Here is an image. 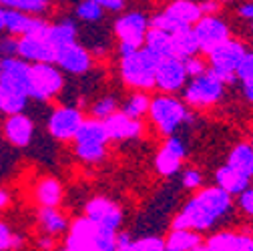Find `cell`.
I'll return each instance as SVG.
<instances>
[{"instance_id": "obj_1", "label": "cell", "mask_w": 253, "mask_h": 251, "mask_svg": "<svg viewBox=\"0 0 253 251\" xmlns=\"http://www.w3.org/2000/svg\"><path fill=\"white\" fill-rule=\"evenodd\" d=\"M231 209V195L221 187H207L189 201L173 221V229L205 231Z\"/></svg>"}, {"instance_id": "obj_2", "label": "cell", "mask_w": 253, "mask_h": 251, "mask_svg": "<svg viewBox=\"0 0 253 251\" xmlns=\"http://www.w3.org/2000/svg\"><path fill=\"white\" fill-rule=\"evenodd\" d=\"M159 60L161 58L157 54H153L151 50L141 46L131 54L121 56V77L129 86H135L139 90L153 88Z\"/></svg>"}, {"instance_id": "obj_3", "label": "cell", "mask_w": 253, "mask_h": 251, "mask_svg": "<svg viewBox=\"0 0 253 251\" xmlns=\"http://www.w3.org/2000/svg\"><path fill=\"white\" fill-rule=\"evenodd\" d=\"M75 141V153L84 163H99L105 157V147L109 139L105 123L99 119H84L81 129L77 133Z\"/></svg>"}, {"instance_id": "obj_4", "label": "cell", "mask_w": 253, "mask_h": 251, "mask_svg": "<svg viewBox=\"0 0 253 251\" xmlns=\"http://www.w3.org/2000/svg\"><path fill=\"white\" fill-rule=\"evenodd\" d=\"M149 117L151 121L159 127L161 133L165 135H173L183 123H187L191 119L189 111L185 109V105L181 101H177L171 95H159L155 97L149 105Z\"/></svg>"}, {"instance_id": "obj_5", "label": "cell", "mask_w": 253, "mask_h": 251, "mask_svg": "<svg viewBox=\"0 0 253 251\" xmlns=\"http://www.w3.org/2000/svg\"><path fill=\"white\" fill-rule=\"evenodd\" d=\"M65 86L62 71L54 62H35L30 65V99L50 101Z\"/></svg>"}, {"instance_id": "obj_6", "label": "cell", "mask_w": 253, "mask_h": 251, "mask_svg": "<svg viewBox=\"0 0 253 251\" xmlns=\"http://www.w3.org/2000/svg\"><path fill=\"white\" fill-rule=\"evenodd\" d=\"M149 30V18L143 12H126L117 18L115 33L119 39L121 56L131 54L145 44V37Z\"/></svg>"}, {"instance_id": "obj_7", "label": "cell", "mask_w": 253, "mask_h": 251, "mask_svg": "<svg viewBox=\"0 0 253 251\" xmlns=\"http://www.w3.org/2000/svg\"><path fill=\"white\" fill-rule=\"evenodd\" d=\"M245 52H247V48H245L241 42L227 39L225 42H221L219 46H215V48L209 52L211 71H213L221 81H223L225 84L237 81V69H239V65H241Z\"/></svg>"}, {"instance_id": "obj_8", "label": "cell", "mask_w": 253, "mask_h": 251, "mask_svg": "<svg viewBox=\"0 0 253 251\" xmlns=\"http://www.w3.org/2000/svg\"><path fill=\"white\" fill-rule=\"evenodd\" d=\"M223 92H225V83L209 69V71L193 77V81L185 86L183 97L193 107H209V105H215L217 101H221Z\"/></svg>"}, {"instance_id": "obj_9", "label": "cell", "mask_w": 253, "mask_h": 251, "mask_svg": "<svg viewBox=\"0 0 253 251\" xmlns=\"http://www.w3.org/2000/svg\"><path fill=\"white\" fill-rule=\"evenodd\" d=\"M0 88L30 97V62L20 56H4L0 60Z\"/></svg>"}, {"instance_id": "obj_10", "label": "cell", "mask_w": 253, "mask_h": 251, "mask_svg": "<svg viewBox=\"0 0 253 251\" xmlns=\"http://www.w3.org/2000/svg\"><path fill=\"white\" fill-rule=\"evenodd\" d=\"M83 123L84 117L77 107H58L48 117V133L56 141H71L77 137Z\"/></svg>"}, {"instance_id": "obj_11", "label": "cell", "mask_w": 253, "mask_h": 251, "mask_svg": "<svg viewBox=\"0 0 253 251\" xmlns=\"http://www.w3.org/2000/svg\"><path fill=\"white\" fill-rule=\"evenodd\" d=\"M193 30L197 35L199 46L203 52H211L215 46H219L221 42H225L229 39V26L225 20H221L215 14H203L195 24Z\"/></svg>"}, {"instance_id": "obj_12", "label": "cell", "mask_w": 253, "mask_h": 251, "mask_svg": "<svg viewBox=\"0 0 253 251\" xmlns=\"http://www.w3.org/2000/svg\"><path fill=\"white\" fill-rule=\"evenodd\" d=\"M187 69H185V60L179 56H167L159 60L155 75V84L159 86L163 92H175L181 90L187 83Z\"/></svg>"}, {"instance_id": "obj_13", "label": "cell", "mask_w": 253, "mask_h": 251, "mask_svg": "<svg viewBox=\"0 0 253 251\" xmlns=\"http://www.w3.org/2000/svg\"><path fill=\"white\" fill-rule=\"evenodd\" d=\"M48 26L42 18H39L37 14H30L24 10H16V8H6V33L12 37H46Z\"/></svg>"}, {"instance_id": "obj_14", "label": "cell", "mask_w": 253, "mask_h": 251, "mask_svg": "<svg viewBox=\"0 0 253 251\" xmlns=\"http://www.w3.org/2000/svg\"><path fill=\"white\" fill-rule=\"evenodd\" d=\"M84 217H88L90 221L101 227V229H113L117 231L121 221H123V213L117 207L115 201L107 197H94L86 203L84 207Z\"/></svg>"}, {"instance_id": "obj_15", "label": "cell", "mask_w": 253, "mask_h": 251, "mask_svg": "<svg viewBox=\"0 0 253 251\" xmlns=\"http://www.w3.org/2000/svg\"><path fill=\"white\" fill-rule=\"evenodd\" d=\"M54 65L62 71V73H69V75H84L92 60H90V54L84 46H81L79 42H73V44H67L56 50L54 54Z\"/></svg>"}, {"instance_id": "obj_16", "label": "cell", "mask_w": 253, "mask_h": 251, "mask_svg": "<svg viewBox=\"0 0 253 251\" xmlns=\"http://www.w3.org/2000/svg\"><path fill=\"white\" fill-rule=\"evenodd\" d=\"M97 231L99 227L94 225L88 217H79L69 225L67 235V249L69 251H97Z\"/></svg>"}, {"instance_id": "obj_17", "label": "cell", "mask_w": 253, "mask_h": 251, "mask_svg": "<svg viewBox=\"0 0 253 251\" xmlns=\"http://www.w3.org/2000/svg\"><path fill=\"white\" fill-rule=\"evenodd\" d=\"M2 133H4V139L10 145H14L18 149H24V147H28L30 143H33V137H35V121L30 119L28 115H24V113L6 115Z\"/></svg>"}, {"instance_id": "obj_18", "label": "cell", "mask_w": 253, "mask_h": 251, "mask_svg": "<svg viewBox=\"0 0 253 251\" xmlns=\"http://www.w3.org/2000/svg\"><path fill=\"white\" fill-rule=\"evenodd\" d=\"M185 155H187L185 143L179 137H173L171 135L165 141V145L161 147L159 155L155 157V167H157V171H159L161 175L169 177V175H173V173L179 171V167H181V163L185 159Z\"/></svg>"}, {"instance_id": "obj_19", "label": "cell", "mask_w": 253, "mask_h": 251, "mask_svg": "<svg viewBox=\"0 0 253 251\" xmlns=\"http://www.w3.org/2000/svg\"><path fill=\"white\" fill-rule=\"evenodd\" d=\"M54 54L56 50L46 37L26 35L18 39V56L30 62V65H35V62H54Z\"/></svg>"}, {"instance_id": "obj_20", "label": "cell", "mask_w": 253, "mask_h": 251, "mask_svg": "<svg viewBox=\"0 0 253 251\" xmlns=\"http://www.w3.org/2000/svg\"><path fill=\"white\" fill-rule=\"evenodd\" d=\"M105 127H107V133H109V139L113 141H129V139H137L141 137L143 133V125L139 119H131L126 117L123 111H117L113 113L109 119L103 121Z\"/></svg>"}, {"instance_id": "obj_21", "label": "cell", "mask_w": 253, "mask_h": 251, "mask_svg": "<svg viewBox=\"0 0 253 251\" xmlns=\"http://www.w3.org/2000/svg\"><path fill=\"white\" fill-rule=\"evenodd\" d=\"M165 14L175 22L179 24L181 28H187V26H193L201 16V6L195 0H173V2L165 8Z\"/></svg>"}, {"instance_id": "obj_22", "label": "cell", "mask_w": 253, "mask_h": 251, "mask_svg": "<svg viewBox=\"0 0 253 251\" xmlns=\"http://www.w3.org/2000/svg\"><path fill=\"white\" fill-rule=\"evenodd\" d=\"M215 183L229 195H241L249 187V179L243 177L239 171H235L231 165H223L215 171Z\"/></svg>"}, {"instance_id": "obj_23", "label": "cell", "mask_w": 253, "mask_h": 251, "mask_svg": "<svg viewBox=\"0 0 253 251\" xmlns=\"http://www.w3.org/2000/svg\"><path fill=\"white\" fill-rule=\"evenodd\" d=\"M147 50H151L153 54H157L159 58H167V56H175V48H173V35L165 33L161 28H149L147 37H145V44Z\"/></svg>"}, {"instance_id": "obj_24", "label": "cell", "mask_w": 253, "mask_h": 251, "mask_svg": "<svg viewBox=\"0 0 253 251\" xmlns=\"http://www.w3.org/2000/svg\"><path fill=\"white\" fill-rule=\"evenodd\" d=\"M77 37H79V28H77V22L73 20H60L56 24H50L48 26V33H46V39L48 42L54 46V50L67 46V44H73L77 42Z\"/></svg>"}, {"instance_id": "obj_25", "label": "cell", "mask_w": 253, "mask_h": 251, "mask_svg": "<svg viewBox=\"0 0 253 251\" xmlns=\"http://www.w3.org/2000/svg\"><path fill=\"white\" fill-rule=\"evenodd\" d=\"M39 225H41V231L44 235H50V237H56V235L65 233L69 229L67 217L62 215L56 207H41V211H39Z\"/></svg>"}, {"instance_id": "obj_26", "label": "cell", "mask_w": 253, "mask_h": 251, "mask_svg": "<svg viewBox=\"0 0 253 251\" xmlns=\"http://www.w3.org/2000/svg\"><path fill=\"white\" fill-rule=\"evenodd\" d=\"M35 197L41 207H58L62 201V185L52 177H44L37 185Z\"/></svg>"}, {"instance_id": "obj_27", "label": "cell", "mask_w": 253, "mask_h": 251, "mask_svg": "<svg viewBox=\"0 0 253 251\" xmlns=\"http://www.w3.org/2000/svg\"><path fill=\"white\" fill-rule=\"evenodd\" d=\"M173 48H175V56H179L183 60L195 56L201 50L193 26L183 28V30H179V33L173 35Z\"/></svg>"}, {"instance_id": "obj_28", "label": "cell", "mask_w": 253, "mask_h": 251, "mask_svg": "<svg viewBox=\"0 0 253 251\" xmlns=\"http://www.w3.org/2000/svg\"><path fill=\"white\" fill-rule=\"evenodd\" d=\"M227 165H231L243 177L253 179V145H249V143L235 145L229 159H227Z\"/></svg>"}, {"instance_id": "obj_29", "label": "cell", "mask_w": 253, "mask_h": 251, "mask_svg": "<svg viewBox=\"0 0 253 251\" xmlns=\"http://www.w3.org/2000/svg\"><path fill=\"white\" fill-rule=\"evenodd\" d=\"M201 243V237L193 229H173L165 239L167 251H193Z\"/></svg>"}, {"instance_id": "obj_30", "label": "cell", "mask_w": 253, "mask_h": 251, "mask_svg": "<svg viewBox=\"0 0 253 251\" xmlns=\"http://www.w3.org/2000/svg\"><path fill=\"white\" fill-rule=\"evenodd\" d=\"M149 105H151L149 97L143 95V92L139 90V92H135V95H131L129 99L125 101V105H123L121 111H123L126 117H131V119H141L143 115L149 113Z\"/></svg>"}, {"instance_id": "obj_31", "label": "cell", "mask_w": 253, "mask_h": 251, "mask_svg": "<svg viewBox=\"0 0 253 251\" xmlns=\"http://www.w3.org/2000/svg\"><path fill=\"white\" fill-rule=\"evenodd\" d=\"M0 4L6 8L24 10L30 14H41L48 8V0H0Z\"/></svg>"}, {"instance_id": "obj_32", "label": "cell", "mask_w": 253, "mask_h": 251, "mask_svg": "<svg viewBox=\"0 0 253 251\" xmlns=\"http://www.w3.org/2000/svg\"><path fill=\"white\" fill-rule=\"evenodd\" d=\"M105 14V8L94 2V0H83V2L77 6V18L83 22H99Z\"/></svg>"}, {"instance_id": "obj_33", "label": "cell", "mask_w": 253, "mask_h": 251, "mask_svg": "<svg viewBox=\"0 0 253 251\" xmlns=\"http://www.w3.org/2000/svg\"><path fill=\"white\" fill-rule=\"evenodd\" d=\"M2 92V113L4 115H16V113H24L26 109V103L30 97L26 95H16V92H6L0 88Z\"/></svg>"}, {"instance_id": "obj_34", "label": "cell", "mask_w": 253, "mask_h": 251, "mask_svg": "<svg viewBox=\"0 0 253 251\" xmlns=\"http://www.w3.org/2000/svg\"><path fill=\"white\" fill-rule=\"evenodd\" d=\"M119 111V105H117V99L115 97H103V99H99L97 103L92 105V109H90V115L94 117V119H99V121H105V119H109L113 113H117Z\"/></svg>"}, {"instance_id": "obj_35", "label": "cell", "mask_w": 253, "mask_h": 251, "mask_svg": "<svg viewBox=\"0 0 253 251\" xmlns=\"http://www.w3.org/2000/svg\"><path fill=\"white\" fill-rule=\"evenodd\" d=\"M22 245L20 235H16L8 223L0 221V251H10V249H18Z\"/></svg>"}, {"instance_id": "obj_36", "label": "cell", "mask_w": 253, "mask_h": 251, "mask_svg": "<svg viewBox=\"0 0 253 251\" xmlns=\"http://www.w3.org/2000/svg\"><path fill=\"white\" fill-rule=\"evenodd\" d=\"M129 251H167V249H165V241L159 237H143L133 241Z\"/></svg>"}, {"instance_id": "obj_37", "label": "cell", "mask_w": 253, "mask_h": 251, "mask_svg": "<svg viewBox=\"0 0 253 251\" xmlns=\"http://www.w3.org/2000/svg\"><path fill=\"white\" fill-rule=\"evenodd\" d=\"M117 249V231L101 229L97 231V251H115Z\"/></svg>"}, {"instance_id": "obj_38", "label": "cell", "mask_w": 253, "mask_h": 251, "mask_svg": "<svg viewBox=\"0 0 253 251\" xmlns=\"http://www.w3.org/2000/svg\"><path fill=\"white\" fill-rule=\"evenodd\" d=\"M231 235L233 233H217V235H213L205 245H203V249L205 251H229V243H231Z\"/></svg>"}, {"instance_id": "obj_39", "label": "cell", "mask_w": 253, "mask_h": 251, "mask_svg": "<svg viewBox=\"0 0 253 251\" xmlns=\"http://www.w3.org/2000/svg\"><path fill=\"white\" fill-rule=\"evenodd\" d=\"M229 251H253V237L243 235V233H233Z\"/></svg>"}, {"instance_id": "obj_40", "label": "cell", "mask_w": 253, "mask_h": 251, "mask_svg": "<svg viewBox=\"0 0 253 251\" xmlns=\"http://www.w3.org/2000/svg\"><path fill=\"white\" fill-rule=\"evenodd\" d=\"M181 183H183V187H187V189H197V187H201V183H203V175L197 169H185Z\"/></svg>"}, {"instance_id": "obj_41", "label": "cell", "mask_w": 253, "mask_h": 251, "mask_svg": "<svg viewBox=\"0 0 253 251\" xmlns=\"http://www.w3.org/2000/svg\"><path fill=\"white\" fill-rule=\"evenodd\" d=\"M237 79L243 83V81H247V79H253V52H245V56H243V60H241V65H239V69H237Z\"/></svg>"}, {"instance_id": "obj_42", "label": "cell", "mask_w": 253, "mask_h": 251, "mask_svg": "<svg viewBox=\"0 0 253 251\" xmlns=\"http://www.w3.org/2000/svg\"><path fill=\"white\" fill-rule=\"evenodd\" d=\"M0 54L2 56H18V39H12V35L0 39Z\"/></svg>"}, {"instance_id": "obj_43", "label": "cell", "mask_w": 253, "mask_h": 251, "mask_svg": "<svg viewBox=\"0 0 253 251\" xmlns=\"http://www.w3.org/2000/svg\"><path fill=\"white\" fill-rule=\"evenodd\" d=\"M185 69H187V75H189V77H197V75L205 73V65H203V60H199L197 56L185 58Z\"/></svg>"}, {"instance_id": "obj_44", "label": "cell", "mask_w": 253, "mask_h": 251, "mask_svg": "<svg viewBox=\"0 0 253 251\" xmlns=\"http://www.w3.org/2000/svg\"><path fill=\"white\" fill-rule=\"evenodd\" d=\"M239 205L247 215H253V187H247L239 195Z\"/></svg>"}, {"instance_id": "obj_45", "label": "cell", "mask_w": 253, "mask_h": 251, "mask_svg": "<svg viewBox=\"0 0 253 251\" xmlns=\"http://www.w3.org/2000/svg\"><path fill=\"white\" fill-rule=\"evenodd\" d=\"M133 245V239L126 233H117V249L115 251H129Z\"/></svg>"}, {"instance_id": "obj_46", "label": "cell", "mask_w": 253, "mask_h": 251, "mask_svg": "<svg viewBox=\"0 0 253 251\" xmlns=\"http://www.w3.org/2000/svg\"><path fill=\"white\" fill-rule=\"evenodd\" d=\"M94 2H99L105 10H121L125 6V0H94Z\"/></svg>"}, {"instance_id": "obj_47", "label": "cell", "mask_w": 253, "mask_h": 251, "mask_svg": "<svg viewBox=\"0 0 253 251\" xmlns=\"http://www.w3.org/2000/svg\"><path fill=\"white\" fill-rule=\"evenodd\" d=\"M239 16H241V18H247V20L253 22V2H245V4H241V6H239Z\"/></svg>"}, {"instance_id": "obj_48", "label": "cell", "mask_w": 253, "mask_h": 251, "mask_svg": "<svg viewBox=\"0 0 253 251\" xmlns=\"http://www.w3.org/2000/svg\"><path fill=\"white\" fill-rule=\"evenodd\" d=\"M241 84H243V92H245V99H247L249 103H253V79H247V81H243Z\"/></svg>"}, {"instance_id": "obj_49", "label": "cell", "mask_w": 253, "mask_h": 251, "mask_svg": "<svg viewBox=\"0 0 253 251\" xmlns=\"http://www.w3.org/2000/svg\"><path fill=\"white\" fill-rule=\"evenodd\" d=\"M52 245H54V237H50V235H44V237H41V239H39V247H41V249H44V251L52 249Z\"/></svg>"}, {"instance_id": "obj_50", "label": "cell", "mask_w": 253, "mask_h": 251, "mask_svg": "<svg viewBox=\"0 0 253 251\" xmlns=\"http://www.w3.org/2000/svg\"><path fill=\"white\" fill-rule=\"evenodd\" d=\"M10 205V193L6 189H0V211Z\"/></svg>"}, {"instance_id": "obj_51", "label": "cell", "mask_w": 253, "mask_h": 251, "mask_svg": "<svg viewBox=\"0 0 253 251\" xmlns=\"http://www.w3.org/2000/svg\"><path fill=\"white\" fill-rule=\"evenodd\" d=\"M6 30V8L0 6V35Z\"/></svg>"}, {"instance_id": "obj_52", "label": "cell", "mask_w": 253, "mask_h": 251, "mask_svg": "<svg viewBox=\"0 0 253 251\" xmlns=\"http://www.w3.org/2000/svg\"><path fill=\"white\" fill-rule=\"evenodd\" d=\"M0 113H2V92H0Z\"/></svg>"}, {"instance_id": "obj_53", "label": "cell", "mask_w": 253, "mask_h": 251, "mask_svg": "<svg viewBox=\"0 0 253 251\" xmlns=\"http://www.w3.org/2000/svg\"><path fill=\"white\" fill-rule=\"evenodd\" d=\"M221 2H231V0H221Z\"/></svg>"}, {"instance_id": "obj_54", "label": "cell", "mask_w": 253, "mask_h": 251, "mask_svg": "<svg viewBox=\"0 0 253 251\" xmlns=\"http://www.w3.org/2000/svg\"><path fill=\"white\" fill-rule=\"evenodd\" d=\"M2 58H4V56H2V54H0V60H2Z\"/></svg>"}, {"instance_id": "obj_55", "label": "cell", "mask_w": 253, "mask_h": 251, "mask_svg": "<svg viewBox=\"0 0 253 251\" xmlns=\"http://www.w3.org/2000/svg\"><path fill=\"white\" fill-rule=\"evenodd\" d=\"M62 251H69V249H67V247H65V249H62Z\"/></svg>"}, {"instance_id": "obj_56", "label": "cell", "mask_w": 253, "mask_h": 251, "mask_svg": "<svg viewBox=\"0 0 253 251\" xmlns=\"http://www.w3.org/2000/svg\"><path fill=\"white\" fill-rule=\"evenodd\" d=\"M251 145H253V143H251Z\"/></svg>"}]
</instances>
